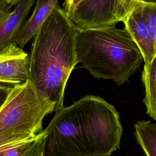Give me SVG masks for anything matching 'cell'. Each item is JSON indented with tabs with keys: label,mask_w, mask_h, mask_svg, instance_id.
Wrapping results in <instances>:
<instances>
[{
	"label": "cell",
	"mask_w": 156,
	"mask_h": 156,
	"mask_svg": "<svg viewBox=\"0 0 156 156\" xmlns=\"http://www.w3.org/2000/svg\"><path fill=\"white\" fill-rule=\"evenodd\" d=\"M55 112V104L40 92L30 80L12 90L0 108V152L35 140L42 122Z\"/></svg>",
	"instance_id": "cell-4"
},
{
	"label": "cell",
	"mask_w": 156,
	"mask_h": 156,
	"mask_svg": "<svg viewBox=\"0 0 156 156\" xmlns=\"http://www.w3.org/2000/svg\"><path fill=\"white\" fill-rule=\"evenodd\" d=\"M44 136V132L43 130L37 138L32 143L26 152L23 156H43V139Z\"/></svg>",
	"instance_id": "cell-13"
},
{
	"label": "cell",
	"mask_w": 156,
	"mask_h": 156,
	"mask_svg": "<svg viewBox=\"0 0 156 156\" xmlns=\"http://www.w3.org/2000/svg\"><path fill=\"white\" fill-rule=\"evenodd\" d=\"M35 3L33 0H20L11 14L0 25V50L11 42Z\"/></svg>",
	"instance_id": "cell-9"
},
{
	"label": "cell",
	"mask_w": 156,
	"mask_h": 156,
	"mask_svg": "<svg viewBox=\"0 0 156 156\" xmlns=\"http://www.w3.org/2000/svg\"><path fill=\"white\" fill-rule=\"evenodd\" d=\"M57 4H58L57 0L37 1L32 15L23 23L10 43L15 44L21 48H23L29 41L34 38Z\"/></svg>",
	"instance_id": "cell-8"
},
{
	"label": "cell",
	"mask_w": 156,
	"mask_h": 156,
	"mask_svg": "<svg viewBox=\"0 0 156 156\" xmlns=\"http://www.w3.org/2000/svg\"><path fill=\"white\" fill-rule=\"evenodd\" d=\"M43 130V156H83L111 155L120 147L123 129L113 105L87 95L55 111Z\"/></svg>",
	"instance_id": "cell-1"
},
{
	"label": "cell",
	"mask_w": 156,
	"mask_h": 156,
	"mask_svg": "<svg viewBox=\"0 0 156 156\" xmlns=\"http://www.w3.org/2000/svg\"><path fill=\"white\" fill-rule=\"evenodd\" d=\"M83 156H111V155H87Z\"/></svg>",
	"instance_id": "cell-17"
},
{
	"label": "cell",
	"mask_w": 156,
	"mask_h": 156,
	"mask_svg": "<svg viewBox=\"0 0 156 156\" xmlns=\"http://www.w3.org/2000/svg\"><path fill=\"white\" fill-rule=\"evenodd\" d=\"M34 141L26 142L0 152V156H23L32 143Z\"/></svg>",
	"instance_id": "cell-14"
},
{
	"label": "cell",
	"mask_w": 156,
	"mask_h": 156,
	"mask_svg": "<svg viewBox=\"0 0 156 156\" xmlns=\"http://www.w3.org/2000/svg\"><path fill=\"white\" fill-rule=\"evenodd\" d=\"M77 32L57 4L32 43L30 80L40 92L55 104V111L63 107L66 83L77 65Z\"/></svg>",
	"instance_id": "cell-2"
},
{
	"label": "cell",
	"mask_w": 156,
	"mask_h": 156,
	"mask_svg": "<svg viewBox=\"0 0 156 156\" xmlns=\"http://www.w3.org/2000/svg\"><path fill=\"white\" fill-rule=\"evenodd\" d=\"M11 90V87L0 85V108L7 99Z\"/></svg>",
	"instance_id": "cell-16"
},
{
	"label": "cell",
	"mask_w": 156,
	"mask_h": 156,
	"mask_svg": "<svg viewBox=\"0 0 156 156\" xmlns=\"http://www.w3.org/2000/svg\"><path fill=\"white\" fill-rule=\"evenodd\" d=\"M142 81L145 87V98L147 114L156 121V57L149 65L144 66Z\"/></svg>",
	"instance_id": "cell-10"
},
{
	"label": "cell",
	"mask_w": 156,
	"mask_h": 156,
	"mask_svg": "<svg viewBox=\"0 0 156 156\" xmlns=\"http://www.w3.org/2000/svg\"><path fill=\"white\" fill-rule=\"evenodd\" d=\"M75 49L77 64L80 62L95 78L119 85L128 82L143 61L129 32L115 26L77 32Z\"/></svg>",
	"instance_id": "cell-3"
},
{
	"label": "cell",
	"mask_w": 156,
	"mask_h": 156,
	"mask_svg": "<svg viewBox=\"0 0 156 156\" xmlns=\"http://www.w3.org/2000/svg\"><path fill=\"white\" fill-rule=\"evenodd\" d=\"M141 0H66L63 10L77 32L115 26Z\"/></svg>",
	"instance_id": "cell-5"
},
{
	"label": "cell",
	"mask_w": 156,
	"mask_h": 156,
	"mask_svg": "<svg viewBox=\"0 0 156 156\" xmlns=\"http://www.w3.org/2000/svg\"><path fill=\"white\" fill-rule=\"evenodd\" d=\"M139 5L127 15L122 22L125 25V29L130 34L140 49L144 65L147 66L156 57L155 44L142 17Z\"/></svg>",
	"instance_id": "cell-7"
},
{
	"label": "cell",
	"mask_w": 156,
	"mask_h": 156,
	"mask_svg": "<svg viewBox=\"0 0 156 156\" xmlns=\"http://www.w3.org/2000/svg\"><path fill=\"white\" fill-rule=\"evenodd\" d=\"M138 7L148 30L154 40L156 49V1H141Z\"/></svg>",
	"instance_id": "cell-12"
},
{
	"label": "cell",
	"mask_w": 156,
	"mask_h": 156,
	"mask_svg": "<svg viewBox=\"0 0 156 156\" xmlns=\"http://www.w3.org/2000/svg\"><path fill=\"white\" fill-rule=\"evenodd\" d=\"M20 0H0V25L9 17L13 5L16 6Z\"/></svg>",
	"instance_id": "cell-15"
},
{
	"label": "cell",
	"mask_w": 156,
	"mask_h": 156,
	"mask_svg": "<svg viewBox=\"0 0 156 156\" xmlns=\"http://www.w3.org/2000/svg\"><path fill=\"white\" fill-rule=\"evenodd\" d=\"M30 79L29 55L10 43L0 50V82L14 86Z\"/></svg>",
	"instance_id": "cell-6"
},
{
	"label": "cell",
	"mask_w": 156,
	"mask_h": 156,
	"mask_svg": "<svg viewBox=\"0 0 156 156\" xmlns=\"http://www.w3.org/2000/svg\"><path fill=\"white\" fill-rule=\"evenodd\" d=\"M134 126L136 141L146 156H156V124L142 120Z\"/></svg>",
	"instance_id": "cell-11"
}]
</instances>
